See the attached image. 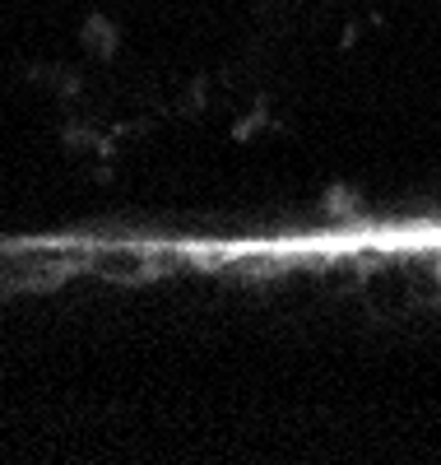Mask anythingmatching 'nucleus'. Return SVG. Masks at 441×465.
Masks as SVG:
<instances>
[{"label":"nucleus","mask_w":441,"mask_h":465,"mask_svg":"<svg viewBox=\"0 0 441 465\" xmlns=\"http://www.w3.org/2000/svg\"><path fill=\"white\" fill-rule=\"evenodd\" d=\"M186 256H344V252H441V223H363L335 232H284V238H232V242H177Z\"/></svg>","instance_id":"obj_1"}]
</instances>
